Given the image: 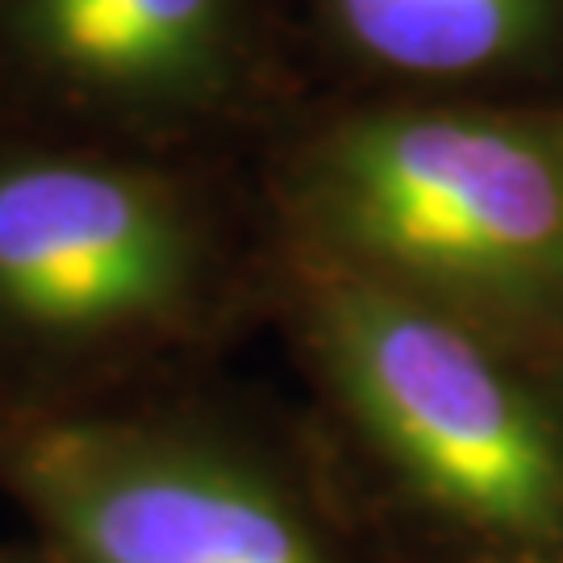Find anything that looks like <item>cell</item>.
I'll use <instances>...</instances> for the list:
<instances>
[{"label":"cell","instance_id":"obj_1","mask_svg":"<svg viewBox=\"0 0 563 563\" xmlns=\"http://www.w3.org/2000/svg\"><path fill=\"white\" fill-rule=\"evenodd\" d=\"M260 305L376 563H563V355L288 239Z\"/></svg>","mask_w":563,"mask_h":563},{"label":"cell","instance_id":"obj_2","mask_svg":"<svg viewBox=\"0 0 563 563\" xmlns=\"http://www.w3.org/2000/svg\"><path fill=\"white\" fill-rule=\"evenodd\" d=\"M260 305L218 213L130 146L0 139V393L184 380Z\"/></svg>","mask_w":563,"mask_h":563},{"label":"cell","instance_id":"obj_3","mask_svg":"<svg viewBox=\"0 0 563 563\" xmlns=\"http://www.w3.org/2000/svg\"><path fill=\"white\" fill-rule=\"evenodd\" d=\"M0 493L63 563H376L305 422L201 372L76 401L0 393Z\"/></svg>","mask_w":563,"mask_h":563},{"label":"cell","instance_id":"obj_4","mask_svg":"<svg viewBox=\"0 0 563 563\" xmlns=\"http://www.w3.org/2000/svg\"><path fill=\"white\" fill-rule=\"evenodd\" d=\"M284 239L563 355V109L367 104L280 167Z\"/></svg>","mask_w":563,"mask_h":563},{"label":"cell","instance_id":"obj_5","mask_svg":"<svg viewBox=\"0 0 563 563\" xmlns=\"http://www.w3.org/2000/svg\"><path fill=\"white\" fill-rule=\"evenodd\" d=\"M0 63L71 118L192 130L246 92L255 0H0Z\"/></svg>","mask_w":563,"mask_h":563},{"label":"cell","instance_id":"obj_6","mask_svg":"<svg viewBox=\"0 0 563 563\" xmlns=\"http://www.w3.org/2000/svg\"><path fill=\"white\" fill-rule=\"evenodd\" d=\"M325 30L367 71L472 84L522 67L555 30L560 0H318Z\"/></svg>","mask_w":563,"mask_h":563},{"label":"cell","instance_id":"obj_7","mask_svg":"<svg viewBox=\"0 0 563 563\" xmlns=\"http://www.w3.org/2000/svg\"><path fill=\"white\" fill-rule=\"evenodd\" d=\"M0 563H63L51 547H42L38 539L30 543H0Z\"/></svg>","mask_w":563,"mask_h":563}]
</instances>
